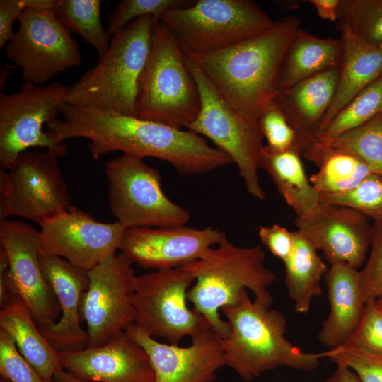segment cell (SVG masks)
Listing matches in <instances>:
<instances>
[{"instance_id":"6da1fadb","label":"cell","mask_w":382,"mask_h":382,"mask_svg":"<svg viewBox=\"0 0 382 382\" xmlns=\"http://www.w3.org/2000/svg\"><path fill=\"white\" fill-rule=\"evenodd\" d=\"M62 116L57 125L60 140L88 139V148L95 160L120 151L166 161L181 175L202 174L233 163L204 137L188 129L69 104L63 105Z\"/></svg>"},{"instance_id":"7a4b0ae2","label":"cell","mask_w":382,"mask_h":382,"mask_svg":"<svg viewBox=\"0 0 382 382\" xmlns=\"http://www.w3.org/2000/svg\"><path fill=\"white\" fill-rule=\"evenodd\" d=\"M300 18L289 16L267 31L208 53H188L231 105L258 121L274 100L282 62Z\"/></svg>"},{"instance_id":"3957f363","label":"cell","mask_w":382,"mask_h":382,"mask_svg":"<svg viewBox=\"0 0 382 382\" xmlns=\"http://www.w3.org/2000/svg\"><path fill=\"white\" fill-rule=\"evenodd\" d=\"M265 260L260 245L237 246L225 236L200 258L182 266L195 278L187 291V301L209 321L212 331L221 339L227 337L230 328L221 318L219 311L236 304L244 290L250 289L255 299L262 304L272 305L273 298L267 289L277 277L265 265Z\"/></svg>"},{"instance_id":"277c9868","label":"cell","mask_w":382,"mask_h":382,"mask_svg":"<svg viewBox=\"0 0 382 382\" xmlns=\"http://www.w3.org/2000/svg\"><path fill=\"white\" fill-rule=\"evenodd\" d=\"M230 330L221 340L226 366L246 381L279 366L316 369L325 353H308L285 337L287 320L278 310L252 301L244 290L238 301L221 308Z\"/></svg>"},{"instance_id":"5b68a950","label":"cell","mask_w":382,"mask_h":382,"mask_svg":"<svg viewBox=\"0 0 382 382\" xmlns=\"http://www.w3.org/2000/svg\"><path fill=\"white\" fill-rule=\"evenodd\" d=\"M157 19L140 17L112 36L97 64L68 86L64 102L136 117L141 75L147 62Z\"/></svg>"},{"instance_id":"8992f818","label":"cell","mask_w":382,"mask_h":382,"mask_svg":"<svg viewBox=\"0 0 382 382\" xmlns=\"http://www.w3.org/2000/svg\"><path fill=\"white\" fill-rule=\"evenodd\" d=\"M201 106L197 82L175 37L159 20L141 75L136 117L181 129L197 116Z\"/></svg>"},{"instance_id":"52a82bcc","label":"cell","mask_w":382,"mask_h":382,"mask_svg":"<svg viewBox=\"0 0 382 382\" xmlns=\"http://www.w3.org/2000/svg\"><path fill=\"white\" fill-rule=\"evenodd\" d=\"M159 20L184 54L208 53L269 30L274 21L250 0H197Z\"/></svg>"},{"instance_id":"ba28073f","label":"cell","mask_w":382,"mask_h":382,"mask_svg":"<svg viewBox=\"0 0 382 382\" xmlns=\"http://www.w3.org/2000/svg\"><path fill=\"white\" fill-rule=\"evenodd\" d=\"M185 58L201 101L199 113L187 129L208 138L226 154L236 164L247 192L257 199H264L265 194L258 175L264 137L258 121L237 111L204 72Z\"/></svg>"},{"instance_id":"9c48e42d","label":"cell","mask_w":382,"mask_h":382,"mask_svg":"<svg viewBox=\"0 0 382 382\" xmlns=\"http://www.w3.org/2000/svg\"><path fill=\"white\" fill-rule=\"evenodd\" d=\"M108 204L125 228L185 226L190 212L164 194L160 173L143 158L122 154L105 164Z\"/></svg>"},{"instance_id":"30bf717a","label":"cell","mask_w":382,"mask_h":382,"mask_svg":"<svg viewBox=\"0 0 382 382\" xmlns=\"http://www.w3.org/2000/svg\"><path fill=\"white\" fill-rule=\"evenodd\" d=\"M68 86L59 81L47 85L25 82L16 92L0 93V167L8 170L18 156L32 148L57 157L68 151L55 142L44 127L57 119Z\"/></svg>"},{"instance_id":"8fae6325","label":"cell","mask_w":382,"mask_h":382,"mask_svg":"<svg viewBox=\"0 0 382 382\" xmlns=\"http://www.w3.org/2000/svg\"><path fill=\"white\" fill-rule=\"evenodd\" d=\"M194 282L193 275L182 266L137 276L130 295L137 314L134 324L171 345L211 329L203 316L187 306V291Z\"/></svg>"},{"instance_id":"7c38bea8","label":"cell","mask_w":382,"mask_h":382,"mask_svg":"<svg viewBox=\"0 0 382 382\" xmlns=\"http://www.w3.org/2000/svg\"><path fill=\"white\" fill-rule=\"evenodd\" d=\"M57 158L46 150L29 149L8 170L0 168L1 221L18 216L40 225L71 207Z\"/></svg>"},{"instance_id":"4fadbf2b","label":"cell","mask_w":382,"mask_h":382,"mask_svg":"<svg viewBox=\"0 0 382 382\" xmlns=\"http://www.w3.org/2000/svg\"><path fill=\"white\" fill-rule=\"evenodd\" d=\"M13 37L6 45L7 58L21 69L25 82L45 84L81 64L78 42L53 9L26 8Z\"/></svg>"},{"instance_id":"5bb4252c","label":"cell","mask_w":382,"mask_h":382,"mask_svg":"<svg viewBox=\"0 0 382 382\" xmlns=\"http://www.w3.org/2000/svg\"><path fill=\"white\" fill-rule=\"evenodd\" d=\"M132 265L120 252L88 271V285L81 306L87 348L105 345L135 323L130 299L137 277Z\"/></svg>"},{"instance_id":"9a60e30c","label":"cell","mask_w":382,"mask_h":382,"mask_svg":"<svg viewBox=\"0 0 382 382\" xmlns=\"http://www.w3.org/2000/svg\"><path fill=\"white\" fill-rule=\"evenodd\" d=\"M0 243L8 266L1 267L13 293L30 311L40 330L61 315L60 307L40 264L38 230L21 221L0 222Z\"/></svg>"},{"instance_id":"2e32d148","label":"cell","mask_w":382,"mask_h":382,"mask_svg":"<svg viewBox=\"0 0 382 382\" xmlns=\"http://www.w3.org/2000/svg\"><path fill=\"white\" fill-rule=\"evenodd\" d=\"M125 228L117 221H97L71 206L40 225V249L89 271L117 254Z\"/></svg>"},{"instance_id":"e0dca14e","label":"cell","mask_w":382,"mask_h":382,"mask_svg":"<svg viewBox=\"0 0 382 382\" xmlns=\"http://www.w3.org/2000/svg\"><path fill=\"white\" fill-rule=\"evenodd\" d=\"M299 231L330 264H347L358 269L370 248L371 226L369 219L345 206L318 205L303 216H296Z\"/></svg>"},{"instance_id":"ac0fdd59","label":"cell","mask_w":382,"mask_h":382,"mask_svg":"<svg viewBox=\"0 0 382 382\" xmlns=\"http://www.w3.org/2000/svg\"><path fill=\"white\" fill-rule=\"evenodd\" d=\"M225 236L210 226L126 228L120 250L144 269L174 268L198 260Z\"/></svg>"},{"instance_id":"d6986e66","label":"cell","mask_w":382,"mask_h":382,"mask_svg":"<svg viewBox=\"0 0 382 382\" xmlns=\"http://www.w3.org/2000/svg\"><path fill=\"white\" fill-rule=\"evenodd\" d=\"M125 332L147 352L154 382H213L216 371L226 366L221 340L212 329L191 337L186 347L161 343L134 323Z\"/></svg>"},{"instance_id":"ffe728a7","label":"cell","mask_w":382,"mask_h":382,"mask_svg":"<svg viewBox=\"0 0 382 382\" xmlns=\"http://www.w3.org/2000/svg\"><path fill=\"white\" fill-rule=\"evenodd\" d=\"M62 368L86 382H154L146 350L125 331L103 345L59 352Z\"/></svg>"},{"instance_id":"44dd1931","label":"cell","mask_w":382,"mask_h":382,"mask_svg":"<svg viewBox=\"0 0 382 382\" xmlns=\"http://www.w3.org/2000/svg\"><path fill=\"white\" fill-rule=\"evenodd\" d=\"M42 274L53 290L60 307L59 319L40 331L59 352L83 349L87 332L80 322L81 306L88 285V271L66 259L40 251Z\"/></svg>"},{"instance_id":"7402d4cb","label":"cell","mask_w":382,"mask_h":382,"mask_svg":"<svg viewBox=\"0 0 382 382\" xmlns=\"http://www.w3.org/2000/svg\"><path fill=\"white\" fill-rule=\"evenodd\" d=\"M340 68L299 81L277 92L274 100L296 133L294 149L303 155L319 139L322 121L333 100Z\"/></svg>"},{"instance_id":"603a6c76","label":"cell","mask_w":382,"mask_h":382,"mask_svg":"<svg viewBox=\"0 0 382 382\" xmlns=\"http://www.w3.org/2000/svg\"><path fill=\"white\" fill-rule=\"evenodd\" d=\"M324 277L330 311L318 337L331 349L345 345L354 332L365 303L357 268L342 263L331 265Z\"/></svg>"},{"instance_id":"cb8c5ba5","label":"cell","mask_w":382,"mask_h":382,"mask_svg":"<svg viewBox=\"0 0 382 382\" xmlns=\"http://www.w3.org/2000/svg\"><path fill=\"white\" fill-rule=\"evenodd\" d=\"M337 27L341 34L342 59L335 94L320 134L356 95L382 76V47L366 43L345 27Z\"/></svg>"},{"instance_id":"d4e9b609","label":"cell","mask_w":382,"mask_h":382,"mask_svg":"<svg viewBox=\"0 0 382 382\" xmlns=\"http://www.w3.org/2000/svg\"><path fill=\"white\" fill-rule=\"evenodd\" d=\"M0 328L13 339L21 355L32 365L45 382H51L62 369L59 352L45 337L30 311L18 296L0 311Z\"/></svg>"},{"instance_id":"484cf974","label":"cell","mask_w":382,"mask_h":382,"mask_svg":"<svg viewBox=\"0 0 382 382\" xmlns=\"http://www.w3.org/2000/svg\"><path fill=\"white\" fill-rule=\"evenodd\" d=\"M340 39L318 37L299 28L285 53L277 92L320 73L340 68Z\"/></svg>"},{"instance_id":"4316f807","label":"cell","mask_w":382,"mask_h":382,"mask_svg":"<svg viewBox=\"0 0 382 382\" xmlns=\"http://www.w3.org/2000/svg\"><path fill=\"white\" fill-rule=\"evenodd\" d=\"M303 155L319 167L318 171L309 180L320 197L349 192L374 174L352 153L328 146L319 140Z\"/></svg>"},{"instance_id":"83f0119b","label":"cell","mask_w":382,"mask_h":382,"mask_svg":"<svg viewBox=\"0 0 382 382\" xmlns=\"http://www.w3.org/2000/svg\"><path fill=\"white\" fill-rule=\"evenodd\" d=\"M300 156L294 149L272 151L264 146L260 158V168L270 175L296 216L308 214L320 202V195L307 178Z\"/></svg>"},{"instance_id":"f1b7e54d","label":"cell","mask_w":382,"mask_h":382,"mask_svg":"<svg viewBox=\"0 0 382 382\" xmlns=\"http://www.w3.org/2000/svg\"><path fill=\"white\" fill-rule=\"evenodd\" d=\"M295 232L292 253L284 262L285 283L295 311H308L312 299L321 294L320 282L328 267L317 250L299 231Z\"/></svg>"},{"instance_id":"f546056e","label":"cell","mask_w":382,"mask_h":382,"mask_svg":"<svg viewBox=\"0 0 382 382\" xmlns=\"http://www.w3.org/2000/svg\"><path fill=\"white\" fill-rule=\"evenodd\" d=\"M58 20L70 32L79 35L102 56L111 38L101 22L100 0H57L53 9Z\"/></svg>"},{"instance_id":"4dcf8cb0","label":"cell","mask_w":382,"mask_h":382,"mask_svg":"<svg viewBox=\"0 0 382 382\" xmlns=\"http://www.w3.org/2000/svg\"><path fill=\"white\" fill-rule=\"evenodd\" d=\"M382 113V76L356 95L330 121L319 139L333 138L354 129Z\"/></svg>"},{"instance_id":"1f68e13d","label":"cell","mask_w":382,"mask_h":382,"mask_svg":"<svg viewBox=\"0 0 382 382\" xmlns=\"http://www.w3.org/2000/svg\"><path fill=\"white\" fill-rule=\"evenodd\" d=\"M325 144L347 150L382 177V113L363 125L340 136L318 139Z\"/></svg>"},{"instance_id":"d6a6232c","label":"cell","mask_w":382,"mask_h":382,"mask_svg":"<svg viewBox=\"0 0 382 382\" xmlns=\"http://www.w3.org/2000/svg\"><path fill=\"white\" fill-rule=\"evenodd\" d=\"M337 26L348 29L359 39L382 47V0H342Z\"/></svg>"},{"instance_id":"836d02e7","label":"cell","mask_w":382,"mask_h":382,"mask_svg":"<svg viewBox=\"0 0 382 382\" xmlns=\"http://www.w3.org/2000/svg\"><path fill=\"white\" fill-rule=\"evenodd\" d=\"M193 0H122L119 1L107 18L108 36L111 38L128 23L140 17L152 16L159 19L166 11L188 7Z\"/></svg>"},{"instance_id":"e575fe53","label":"cell","mask_w":382,"mask_h":382,"mask_svg":"<svg viewBox=\"0 0 382 382\" xmlns=\"http://www.w3.org/2000/svg\"><path fill=\"white\" fill-rule=\"evenodd\" d=\"M320 200L352 208L374 221L382 220V177L371 174L353 190L340 195L322 196Z\"/></svg>"},{"instance_id":"d590c367","label":"cell","mask_w":382,"mask_h":382,"mask_svg":"<svg viewBox=\"0 0 382 382\" xmlns=\"http://www.w3.org/2000/svg\"><path fill=\"white\" fill-rule=\"evenodd\" d=\"M337 366L352 370L361 382H382V358L360 349L342 345L324 352Z\"/></svg>"},{"instance_id":"8d00e7d4","label":"cell","mask_w":382,"mask_h":382,"mask_svg":"<svg viewBox=\"0 0 382 382\" xmlns=\"http://www.w3.org/2000/svg\"><path fill=\"white\" fill-rule=\"evenodd\" d=\"M258 123L267 149L284 151L294 148L296 133L274 100L265 109Z\"/></svg>"},{"instance_id":"74e56055","label":"cell","mask_w":382,"mask_h":382,"mask_svg":"<svg viewBox=\"0 0 382 382\" xmlns=\"http://www.w3.org/2000/svg\"><path fill=\"white\" fill-rule=\"evenodd\" d=\"M343 345L382 358V311L375 301L365 304L358 327Z\"/></svg>"},{"instance_id":"f35d334b","label":"cell","mask_w":382,"mask_h":382,"mask_svg":"<svg viewBox=\"0 0 382 382\" xmlns=\"http://www.w3.org/2000/svg\"><path fill=\"white\" fill-rule=\"evenodd\" d=\"M360 276L365 304L375 301L382 291V220L371 226L370 253Z\"/></svg>"},{"instance_id":"ab89813d","label":"cell","mask_w":382,"mask_h":382,"mask_svg":"<svg viewBox=\"0 0 382 382\" xmlns=\"http://www.w3.org/2000/svg\"><path fill=\"white\" fill-rule=\"evenodd\" d=\"M0 374L11 382H45L18 350L12 337L0 328Z\"/></svg>"},{"instance_id":"60d3db41","label":"cell","mask_w":382,"mask_h":382,"mask_svg":"<svg viewBox=\"0 0 382 382\" xmlns=\"http://www.w3.org/2000/svg\"><path fill=\"white\" fill-rule=\"evenodd\" d=\"M258 236L271 253L283 262L290 256L295 243V232L278 224L261 226Z\"/></svg>"},{"instance_id":"b9f144b4","label":"cell","mask_w":382,"mask_h":382,"mask_svg":"<svg viewBox=\"0 0 382 382\" xmlns=\"http://www.w3.org/2000/svg\"><path fill=\"white\" fill-rule=\"evenodd\" d=\"M28 8L27 0L0 1V49L13 37V23Z\"/></svg>"},{"instance_id":"7bdbcfd3","label":"cell","mask_w":382,"mask_h":382,"mask_svg":"<svg viewBox=\"0 0 382 382\" xmlns=\"http://www.w3.org/2000/svg\"><path fill=\"white\" fill-rule=\"evenodd\" d=\"M307 1L315 8L320 18L330 21L339 20L342 0H309Z\"/></svg>"},{"instance_id":"ee69618b","label":"cell","mask_w":382,"mask_h":382,"mask_svg":"<svg viewBox=\"0 0 382 382\" xmlns=\"http://www.w3.org/2000/svg\"><path fill=\"white\" fill-rule=\"evenodd\" d=\"M325 382H361L358 376L345 366L337 365Z\"/></svg>"},{"instance_id":"f6af8a7d","label":"cell","mask_w":382,"mask_h":382,"mask_svg":"<svg viewBox=\"0 0 382 382\" xmlns=\"http://www.w3.org/2000/svg\"><path fill=\"white\" fill-rule=\"evenodd\" d=\"M51 382H86L83 381L66 370H64L63 368L58 370L54 375L52 377Z\"/></svg>"},{"instance_id":"bcb514c9","label":"cell","mask_w":382,"mask_h":382,"mask_svg":"<svg viewBox=\"0 0 382 382\" xmlns=\"http://www.w3.org/2000/svg\"><path fill=\"white\" fill-rule=\"evenodd\" d=\"M16 68H17L16 66H15L14 64H4L1 66V71H0L1 89L4 88L8 78L11 76L12 74L15 71V69Z\"/></svg>"},{"instance_id":"7dc6e473","label":"cell","mask_w":382,"mask_h":382,"mask_svg":"<svg viewBox=\"0 0 382 382\" xmlns=\"http://www.w3.org/2000/svg\"><path fill=\"white\" fill-rule=\"evenodd\" d=\"M376 300L378 301L382 302V291H381L378 298Z\"/></svg>"},{"instance_id":"c3c4849f","label":"cell","mask_w":382,"mask_h":382,"mask_svg":"<svg viewBox=\"0 0 382 382\" xmlns=\"http://www.w3.org/2000/svg\"><path fill=\"white\" fill-rule=\"evenodd\" d=\"M0 382H11V381L8 380L7 378L1 376Z\"/></svg>"},{"instance_id":"681fc988","label":"cell","mask_w":382,"mask_h":382,"mask_svg":"<svg viewBox=\"0 0 382 382\" xmlns=\"http://www.w3.org/2000/svg\"><path fill=\"white\" fill-rule=\"evenodd\" d=\"M377 306L381 308V310L382 311V302H380V301H378L376 300H375Z\"/></svg>"}]
</instances>
